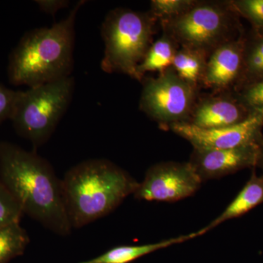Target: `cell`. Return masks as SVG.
<instances>
[{
  "label": "cell",
  "mask_w": 263,
  "mask_h": 263,
  "mask_svg": "<svg viewBox=\"0 0 263 263\" xmlns=\"http://www.w3.org/2000/svg\"><path fill=\"white\" fill-rule=\"evenodd\" d=\"M0 181L24 214L61 236L72 226L66 210L62 180L47 160L34 152L0 142Z\"/></svg>",
  "instance_id": "obj_1"
},
{
  "label": "cell",
  "mask_w": 263,
  "mask_h": 263,
  "mask_svg": "<svg viewBox=\"0 0 263 263\" xmlns=\"http://www.w3.org/2000/svg\"><path fill=\"white\" fill-rule=\"evenodd\" d=\"M62 184L69 220L78 229L108 215L139 182L110 161L95 159L69 170Z\"/></svg>",
  "instance_id": "obj_2"
},
{
  "label": "cell",
  "mask_w": 263,
  "mask_h": 263,
  "mask_svg": "<svg viewBox=\"0 0 263 263\" xmlns=\"http://www.w3.org/2000/svg\"><path fill=\"white\" fill-rule=\"evenodd\" d=\"M85 3L79 1L65 19L51 27L24 34L10 54L8 74L11 84L31 88L70 76L76 18Z\"/></svg>",
  "instance_id": "obj_3"
},
{
  "label": "cell",
  "mask_w": 263,
  "mask_h": 263,
  "mask_svg": "<svg viewBox=\"0 0 263 263\" xmlns=\"http://www.w3.org/2000/svg\"><path fill=\"white\" fill-rule=\"evenodd\" d=\"M157 21L150 11L122 8L110 10L101 27L105 43L102 70L125 74L138 81L137 68L153 43Z\"/></svg>",
  "instance_id": "obj_4"
},
{
  "label": "cell",
  "mask_w": 263,
  "mask_h": 263,
  "mask_svg": "<svg viewBox=\"0 0 263 263\" xmlns=\"http://www.w3.org/2000/svg\"><path fill=\"white\" fill-rule=\"evenodd\" d=\"M163 32L181 47L210 55L216 48L245 32L240 17L228 1H197L191 9L171 20L161 22Z\"/></svg>",
  "instance_id": "obj_5"
},
{
  "label": "cell",
  "mask_w": 263,
  "mask_h": 263,
  "mask_svg": "<svg viewBox=\"0 0 263 263\" xmlns=\"http://www.w3.org/2000/svg\"><path fill=\"white\" fill-rule=\"evenodd\" d=\"M74 87V78L68 76L20 91L10 119L16 133L34 148L46 143L68 108Z\"/></svg>",
  "instance_id": "obj_6"
},
{
  "label": "cell",
  "mask_w": 263,
  "mask_h": 263,
  "mask_svg": "<svg viewBox=\"0 0 263 263\" xmlns=\"http://www.w3.org/2000/svg\"><path fill=\"white\" fill-rule=\"evenodd\" d=\"M139 108L161 127L187 123L198 99V86L181 79L173 67L157 78H144Z\"/></svg>",
  "instance_id": "obj_7"
},
{
  "label": "cell",
  "mask_w": 263,
  "mask_h": 263,
  "mask_svg": "<svg viewBox=\"0 0 263 263\" xmlns=\"http://www.w3.org/2000/svg\"><path fill=\"white\" fill-rule=\"evenodd\" d=\"M201 183L190 162H161L147 171L133 195L138 200L174 202L193 195Z\"/></svg>",
  "instance_id": "obj_8"
},
{
  "label": "cell",
  "mask_w": 263,
  "mask_h": 263,
  "mask_svg": "<svg viewBox=\"0 0 263 263\" xmlns=\"http://www.w3.org/2000/svg\"><path fill=\"white\" fill-rule=\"evenodd\" d=\"M263 108L254 110L243 122L230 127L202 129L189 123L169 129L190 142L195 149H226L258 143L263 135Z\"/></svg>",
  "instance_id": "obj_9"
},
{
  "label": "cell",
  "mask_w": 263,
  "mask_h": 263,
  "mask_svg": "<svg viewBox=\"0 0 263 263\" xmlns=\"http://www.w3.org/2000/svg\"><path fill=\"white\" fill-rule=\"evenodd\" d=\"M259 157L258 143L226 148L195 149L190 164L202 181L219 179L246 168H256Z\"/></svg>",
  "instance_id": "obj_10"
},
{
  "label": "cell",
  "mask_w": 263,
  "mask_h": 263,
  "mask_svg": "<svg viewBox=\"0 0 263 263\" xmlns=\"http://www.w3.org/2000/svg\"><path fill=\"white\" fill-rule=\"evenodd\" d=\"M252 111L234 90L221 91L198 98L187 123L202 129L230 127L243 122Z\"/></svg>",
  "instance_id": "obj_11"
},
{
  "label": "cell",
  "mask_w": 263,
  "mask_h": 263,
  "mask_svg": "<svg viewBox=\"0 0 263 263\" xmlns=\"http://www.w3.org/2000/svg\"><path fill=\"white\" fill-rule=\"evenodd\" d=\"M246 32L209 55L202 85L216 92L234 90L243 68Z\"/></svg>",
  "instance_id": "obj_12"
},
{
  "label": "cell",
  "mask_w": 263,
  "mask_h": 263,
  "mask_svg": "<svg viewBox=\"0 0 263 263\" xmlns=\"http://www.w3.org/2000/svg\"><path fill=\"white\" fill-rule=\"evenodd\" d=\"M263 203V175L257 176L255 168L252 169L250 179L245 186L230 202L220 215L209 226L202 228L204 234L224 221L240 217L250 212L254 208Z\"/></svg>",
  "instance_id": "obj_13"
},
{
  "label": "cell",
  "mask_w": 263,
  "mask_h": 263,
  "mask_svg": "<svg viewBox=\"0 0 263 263\" xmlns=\"http://www.w3.org/2000/svg\"><path fill=\"white\" fill-rule=\"evenodd\" d=\"M203 234L202 229L190 234L181 235L176 238L162 240L157 243L143 245L119 246L107 251L105 253L80 263H130L142 257L153 253L160 249L167 248L171 246L179 245Z\"/></svg>",
  "instance_id": "obj_14"
},
{
  "label": "cell",
  "mask_w": 263,
  "mask_h": 263,
  "mask_svg": "<svg viewBox=\"0 0 263 263\" xmlns=\"http://www.w3.org/2000/svg\"><path fill=\"white\" fill-rule=\"evenodd\" d=\"M179 45L169 34L164 32L160 38L153 42L146 56L137 68L138 81H143L148 72L159 73L172 67L173 60L179 49Z\"/></svg>",
  "instance_id": "obj_15"
},
{
  "label": "cell",
  "mask_w": 263,
  "mask_h": 263,
  "mask_svg": "<svg viewBox=\"0 0 263 263\" xmlns=\"http://www.w3.org/2000/svg\"><path fill=\"white\" fill-rule=\"evenodd\" d=\"M209 57L199 50L181 47L175 55L172 67L181 79L199 87L203 80Z\"/></svg>",
  "instance_id": "obj_16"
},
{
  "label": "cell",
  "mask_w": 263,
  "mask_h": 263,
  "mask_svg": "<svg viewBox=\"0 0 263 263\" xmlns=\"http://www.w3.org/2000/svg\"><path fill=\"white\" fill-rule=\"evenodd\" d=\"M260 80H263V35L249 31L246 32L243 72L235 91Z\"/></svg>",
  "instance_id": "obj_17"
},
{
  "label": "cell",
  "mask_w": 263,
  "mask_h": 263,
  "mask_svg": "<svg viewBox=\"0 0 263 263\" xmlns=\"http://www.w3.org/2000/svg\"><path fill=\"white\" fill-rule=\"evenodd\" d=\"M29 243V235L20 222L0 227V263L23 254Z\"/></svg>",
  "instance_id": "obj_18"
},
{
  "label": "cell",
  "mask_w": 263,
  "mask_h": 263,
  "mask_svg": "<svg viewBox=\"0 0 263 263\" xmlns=\"http://www.w3.org/2000/svg\"><path fill=\"white\" fill-rule=\"evenodd\" d=\"M228 3L240 18L250 23L251 32L263 35V0H230Z\"/></svg>",
  "instance_id": "obj_19"
},
{
  "label": "cell",
  "mask_w": 263,
  "mask_h": 263,
  "mask_svg": "<svg viewBox=\"0 0 263 263\" xmlns=\"http://www.w3.org/2000/svg\"><path fill=\"white\" fill-rule=\"evenodd\" d=\"M196 0H152L149 11L161 22L177 18L196 4Z\"/></svg>",
  "instance_id": "obj_20"
},
{
  "label": "cell",
  "mask_w": 263,
  "mask_h": 263,
  "mask_svg": "<svg viewBox=\"0 0 263 263\" xmlns=\"http://www.w3.org/2000/svg\"><path fill=\"white\" fill-rule=\"evenodd\" d=\"M23 214L15 199L0 181V227L20 222Z\"/></svg>",
  "instance_id": "obj_21"
},
{
  "label": "cell",
  "mask_w": 263,
  "mask_h": 263,
  "mask_svg": "<svg viewBox=\"0 0 263 263\" xmlns=\"http://www.w3.org/2000/svg\"><path fill=\"white\" fill-rule=\"evenodd\" d=\"M236 92L242 103L251 110L263 108V80L246 85Z\"/></svg>",
  "instance_id": "obj_22"
},
{
  "label": "cell",
  "mask_w": 263,
  "mask_h": 263,
  "mask_svg": "<svg viewBox=\"0 0 263 263\" xmlns=\"http://www.w3.org/2000/svg\"><path fill=\"white\" fill-rule=\"evenodd\" d=\"M20 91L8 89L0 84V124L11 119L16 105Z\"/></svg>",
  "instance_id": "obj_23"
},
{
  "label": "cell",
  "mask_w": 263,
  "mask_h": 263,
  "mask_svg": "<svg viewBox=\"0 0 263 263\" xmlns=\"http://www.w3.org/2000/svg\"><path fill=\"white\" fill-rule=\"evenodd\" d=\"M35 3L41 11L53 16L56 15L57 11L62 8H67L69 5V1L67 0H37Z\"/></svg>",
  "instance_id": "obj_24"
},
{
  "label": "cell",
  "mask_w": 263,
  "mask_h": 263,
  "mask_svg": "<svg viewBox=\"0 0 263 263\" xmlns=\"http://www.w3.org/2000/svg\"><path fill=\"white\" fill-rule=\"evenodd\" d=\"M259 146V157L257 162V167L261 169L263 173V136L258 142Z\"/></svg>",
  "instance_id": "obj_25"
}]
</instances>
